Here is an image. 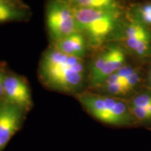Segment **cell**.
<instances>
[{
  "mask_svg": "<svg viewBox=\"0 0 151 151\" xmlns=\"http://www.w3.org/2000/svg\"><path fill=\"white\" fill-rule=\"evenodd\" d=\"M109 48L104 51L101 52L98 55L96 59L94 60L93 63L92 64L91 69H90V73H91V79L94 78L98 73L101 71L104 65H105L106 62L109 58Z\"/></svg>",
  "mask_w": 151,
  "mask_h": 151,
  "instance_id": "7c38bea8",
  "label": "cell"
},
{
  "mask_svg": "<svg viewBox=\"0 0 151 151\" xmlns=\"http://www.w3.org/2000/svg\"><path fill=\"white\" fill-rule=\"evenodd\" d=\"M135 70L133 68L130 67H127V66H123L122 68H120L119 70H118L116 72H115L117 74V76L120 78L121 80L122 83H123L126 79H127L131 76L132 73L135 72Z\"/></svg>",
  "mask_w": 151,
  "mask_h": 151,
  "instance_id": "ac0fdd59",
  "label": "cell"
},
{
  "mask_svg": "<svg viewBox=\"0 0 151 151\" xmlns=\"http://www.w3.org/2000/svg\"><path fill=\"white\" fill-rule=\"evenodd\" d=\"M22 12L13 4L0 0V22L14 20L21 18Z\"/></svg>",
  "mask_w": 151,
  "mask_h": 151,
  "instance_id": "30bf717a",
  "label": "cell"
},
{
  "mask_svg": "<svg viewBox=\"0 0 151 151\" xmlns=\"http://www.w3.org/2000/svg\"><path fill=\"white\" fill-rule=\"evenodd\" d=\"M24 111L5 100L0 103V151L20 129Z\"/></svg>",
  "mask_w": 151,
  "mask_h": 151,
  "instance_id": "277c9868",
  "label": "cell"
},
{
  "mask_svg": "<svg viewBox=\"0 0 151 151\" xmlns=\"http://www.w3.org/2000/svg\"><path fill=\"white\" fill-rule=\"evenodd\" d=\"M68 2L72 6L81 8H118L116 0H68Z\"/></svg>",
  "mask_w": 151,
  "mask_h": 151,
  "instance_id": "9c48e42d",
  "label": "cell"
},
{
  "mask_svg": "<svg viewBox=\"0 0 151 151\" xmlns=\"http://www.w3.org/2000/svg\"><path fill=\"white\" fill-rule=\"evenodd\" d=\"M139 80H140V75L139 74L137 71H135L134 73L130 76L129 78L126 79L122 83L129 92L137 86V84L139 82Z\"/></svg>",
  "mask_w": 151,
  "mask_h": 151,
  "instance_id": "e0dca14e",
  "label": "cell"
},
{
  "mask_svg": "<svg viewBox=\"0 0 151 151\" xmlns=\"http://www.w3.org/2000/svg\"><path fill=\"white\" fill-rule=\"evenodd\" d=\"M150 83H151V76H150Z\"/></svg>",
  "mask_w": 151,
  "mask_h": 151,
  "instance_id": "603a6c76",
  "label": "cell"
},
{
  "mask_svg": "<svg viewBox=\"0 0 151 151\" xmlns=\"http://www.w3.org/2000/svg\"><path fill=\"white\" fill-rule=\"evenodd\" d=\"M72 9L78 32H84L94 45H99L104 40L114 28L120 16L118 8L93 9L72 6Z\"/></svg>",
  "mask_w": 151,
  "mask_h": 151,
  "instance_id": "7a4b0ae2",
  "label": "cell"
},
{
  "mask_svg": "<svg viewBox=\"0 0 151 151\" xmlns=\"http://www.w3.org/2000/svg\"><path fill=\"white\" fill-rule=\"evenodd\" d=\"M129 107L132 115L139 120L146 121V120H151V115L146 108H141V107L133 106H129Z\"/></svg>",
  "mask_w": 151,
  "mask_h": 151,
  "instance_id": "5bb4252c",
  "label": "cell"
},
{
  "mask_svg": "<svg viewBox=\"0 0 151 151\" xmlns=\"http://www.w3.org/2000/svg\"><path fill=\"white\" fill-rule=\"evenodd\" d=\"M146 109H147V110L148 111V112L150 113V115H151V104H150V106H149L148 107H147Z\"/></svg>",
  "mask_w": 151,
  "mask_h": 151,
  "instance_id": "44dd1931",
  "label": "cell"
},
{
  "mask_svg": "<svg viewBox=\"0 0 151 151\" xmlns=\"http://www.w3.org/2000/svg\"><path fill=\"white\" fill-rule=\"evenodd\" d=\"M3 83L4 94L6 101L23 111L31 109L32 106L31 92L24 80L17 76H8L4 77Z\"/></svg>",
  "mask_w": 151,
  "mask_h": 151,
  "instance_id": "5b68a950",
  "label": "cell"
},
{
  "mask_svg": "<svg viewBox=\"0 0 151 151\" xmlns=\"http://www.w3.org/2000/svg\"><path fill=\"white\" fill-rule=\"evenodd\" d=\"M78 99L92 116L105 123L109 113L118 101L116 98L90 93L79 94Z\"/></svg>",
  "mask_w": 151,
  "mask_h": 151,
  "instance_id": "8992f818",
  "label": "cell"
},
{
  "mask_svg": "<svg viewBox=\"0 0 151 151\" xmlns=\"http://www.w3.org/2000/svg\"><path fill=\"white\" fill-rule=\"evenodd\" d=\"M137 14L144 23L151 24V4H147L138 8Z\"/></svg>",
  "mask_w": 151,
  "mask_h": 151,
  "instance_id": "2e32d148",
  "label": "cell"
},
{
  "mask_svg": "<svg viewBox=\"0 0 151 151\" xmlns=\"http://www.w3.org/2000/svg\"><path fill=\"white\" fill-rule=\"evenodd\" d=\"M84 70L82 59L53 48L43 54L39 74L43 84L48 88L73 93L82 84Z\"/></svg>",
  "mask_w": 151,
  "mask_h": 151,
  "instance_id": "6da1fadb",
  "label": "cell"
},
{
  "mask_svg": "<svg viewBox=\"0 0 151 151\" xmlns=\"http://www.w3.org/2000/svg\"><path fill=\"white\" fill-rule=\"evenodd\" d=\"M104 87L107 92L115 95H123L129 92V90L121 82L106 85V86H104Z\"/></svg>",
  "mask_w": 151,
  "mask_h": 151,
  "instance_id": "4fadbf2b",
  "label": "cell"
},
{
  "mask_svg": "<svg viewBox=\"0 0 151 151\" xmlns=\"http://www.w3.org/2000/svg\"><path fill=\"white\" fill-rule=\"evenodd\" d=\"M126 43L132 50L135 51L142 40L150 37V33L141 23L133 22L126 30Z\"/></svg>",
  "mask_w": 151,
  "mask_h": 151,
  "instance_id": "ba28073f",
  "label": "cell"
},
{
  "mask_svg": "<svg viewBox=\"0 0 151 151\" xmlns=\"http://www.w3.org/2000/svg\"><path fill=\"white\" fill-rule=\"evenodd\" d=\"M4 1H8V2H9V3H10L11 1V2H13L14 4H18L19 6H20V7H21V8H24V9L26 8L25 5H24L23 3H22V1H20V0H4ZM11 4H12V3H11Z\"/></svg>",
  "mask_w": 151,
  "mask_h": 151,
  "instance_id": "d6986e66",
  "label": "cell"
},
{
  "mask_svg": "<svg viewBox=\"0 0 151 151\" xmlns=\"http://www.w3.org/2000/svg\"><path fill=\"white\" fill-rule=\"evenodd\" d=\"M71 41H72L73 48L74 50L76 57L81 58L86 54V41L81 34L79 32H76L71 35Z\"/></svg>",
  "mask_w": 151,
  "mask_h": 151,
  "instance_id": "8fae6325",
  "label": "cell"
},
{
  "mask_svg": "<svg viewBox=\"0 0 151 151\" xmlns=\"http://www.w3.org/2000/svg\"><path fill=\"white\" fill-rule=\"evenodd\" d=\"M151 104V95L150 94H143L137 96L132 100L130 106L141 108H147Z\"/></svg>",
  "mask_w": 151,
  "mask_h": 151,
  "instance_id": "9a60e30c",
  "label": "cell"
},
{
  "mask_svg": "<svg viewBox=\"0 0 151 151\" xmlns=\"http://www.w3.org/2000/svg\"><path fill=\"white\" fill-rule=\"evenodd\" d=\"M46 22L55 41L78 32L72 6L65 0H53L48 4Z\"/></svg>",
  "mask_w": 151,
  "mask_h": 151,
  "instance_id": "3957f363",
  "label": "cell"
},
{
  "mask_svg": "<svg viewBox=\"0 0 151 151\" xmlns=\"http://www.w3.org/2000/svg\"><path fill=\"white\" fill-rule=\"evenodd\" d=\"M4 79L3 80L0 81V97L2 96V94H4Z\"/></svg>",
  "mask_w": 151,
  "mask_h": 151,
  "instance_id": "ffe728a7",
  "label": "cell"
},
{
  "mask_svg": "<svg viewBox=\"0 0 151 151\" xmlns=\"http://www.w3.org/2000/svg\"><path fill=\"white\" fill-rule=\"evenodd\" d=\"M124 60V54L121 48L118 47H111L109 48L108 59L101 71L91 79L92 83L94 86L103 83L109 76L123 67Z\"/></svg>",
  "mask_w": 151,
  "mask_h": 151,
  "instance_id": "52a82bcc",
  "label": "cell"
},
{
  "mask_svg": "<svg viewBox=\"0 0 151 151\" xmlns=\"http://www.w3.org/2000/svg\"><path fill=\"white\" fill-rule=\"evenodd\" d=\"M4 78V76L2 74H1V73H0V81L3 80Z\"/></svg>",
  "mask_w": 151,
  "mask_h": 151,
  "instance_id": "7402d4cb",
  "label": "cell"
}]
</instances>
